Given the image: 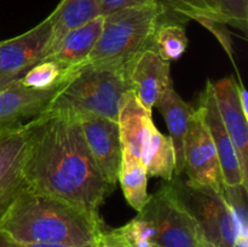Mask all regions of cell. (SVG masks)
<instances>
[{
    "instance_id": "cell-1",
    "label": "cell",
    "mask_w": 248,
    "mask_h": 247,
    "mask_svg": "<svg viewBox=\"0 0 248 247\" xmlns=\"http://www.w3.org/2000/svg\"><path fill=\"white\" fill-rule=\"evenodd\" d=\"M24 126L23 174L28 188L98 212L115 186L104 179L94 162L79 116L48 108Z\"/></svg>"
},
{
    "instance_id": "cell-2",
    "label": "cell",
    "mask_w": 248,
    "mask_h": 247,
    "mask_svg": "<svg viewBox=\"0 0 248 247\" xmlns=\"http://www.w3.org/2000/svg\"><path fill=\"white\" fill-rule=\"evenodd\" d=\"M103 222L98 212L27 186L7 213L0 232L23 242L99 245Z\"/></svg>"
},
{
    "instance_id": "cell-3",
    "label": "cell",
    "mask_w": 248,
    "mask_h": 247,
    "mask_svg": "<svg viewBox=\"0 0 248 247\" xmlns=\"http://www.w3.org/2000/svg\"><path fill=\"white\" fill-rule=\"evenodd\" d=\"M131 87L125 70L85 63L75 68L56 92L50 108L78 116L101 115L118 121L124 94Z\"/></svg>"
},
{
    "instance_id": "cell-4",
    "label": "cell",
    "mask_w": 248,
    "mask_h": 247,
    "mask_svg": "<svg viewBox=\"0 0 248 247\" xmlns=\"http://www.w3.org/2000/svg\"><path fill=\"white\" fill-rule=\"evenodd\" d=\"M161 15V5L155 2L103 16L101 36L86 63L125 69L140 52L152 48Z\"/></svg>"
},
{
    "instance_id": "cell-5",
    "label": "cell",
    "mask_w": 248,
    "mask_h": 247,
    "mask_svg": "<svg viewBox=\"0 0 248 247\" xmlns=\"http://www.w3.org/2000/svg\"><path fill=\"white\" fill-rule=\"evenodd\" d=\"M167 186L195 220L206 247L234 246L239 232L224 191L183 179L182 176H173Z\"/></svg>"
},
{
    "instance_id": "cell-6",
    "label": "cell",
    "mask_w": 248,
    "mask_h": 247,
    "mask_svg": "<svg viewBox=\"0 0 248 247\" xmlns=\"http://www.w3.org/2000/svg\"><path fill=\"white\" fill-rule=\"evenodd\" d=\"M150 228V240L159 247H206L195 220L176 200L167 184L148 198L137 212Z\"/></svg>"
},
{
    "instance_id": "cell-7",
    "label": "cell",
    "mask_w": 248,
    "mask_h": 247,
    "mask_svg": "<svg viewBox=\"0 0 248 247\" xmlns=\"http://www.w3.org/2000/svg\"><path fill=\"white\" fill-rule=\"evenodd\" d=\"M52 38L50 18L16 38L0 41V90L23 77L48 52Z\"/></svg>"
},
{
    "instance_id": "cell-8",
    "label": "cell",
    "mask_w": 248,
    "mask_h": 247,
    "mask_svg": "<svg viewBox=\"0 0 248 247\" xmlns=\"http://www.w3.org/2000/svg\"><path fill=\"white\" fill-rule=\"evenodd\" d=\"M188 179L223 191V178L212 137L199 108L189 120L184 138V171Z\"/></svg>"
},
{
    "instance_id": "cell-9",
    "label": "cell",
    "mask_w": 248,
    "mask_h": 247,
    "mask_svg": "<svg viewBox=\"0 0 248 247\" xmlns=\"http://www.w3.org/2000/svg\"><path fill=\"white\" fill-rule=\"evenodd\" d=\"M162 18L232 26L247 33L248 0H157Z\"/></svg>"
},
{
    "instance_id": "cell-10",
    "label": "cell",
    "mask_w": 248,
    "mask_h": 247,
    "mask_svg": "<svg viewBox=\"0 0 248 247\" xmlns=\"http://www.w3.org/2000/svg\"><path fill=\"white\" fill-rule=\"evenodd\" d=\"M26 152L24 124L0 130V227L19 194L28 186L23 174Z\"/></svg>"
},
{
    "instance_id": "cell-11",
    "label": "cell",
    "mask_w": 248,
    "mask_h": 247,
    "mask_svg": "<svg viewBox=\"0 0 248 247\" xmlns=\"http://www.w3.org/2000/svg\"><path fill=\"white\" fill-rule=\"evenodd\" d=\"M79 120L94 162L104 179L115 186L123 159L118 121L101 115L79 116Z\"/></svg>"
},
{
    "instance_id": "cell-12",
    "label": "cell",
    "mask_w": 248,
    "mask_h": 247,
    "mask_svg": "<svg viewBox=\"0 0 248 247\" xmlns=\"http://www.w3.org/2000/svg\"><path fill=\"white\" fill-rule=\"evenodd\" d=\"M124 70L131 90L149 111L162 94L173 87L170 62L160 58L152 48L140 52Z\"/></svg>"
},
{
    "instance_id": "cell-13",
    "label": "cell",
    "mask_w": 248,
    "mask_h": 247,
    "mask_svg": "<svg viewBox=\"0 0 248 247\" xmlns=\"http://www.w3.org/2000/svg\"><path fill=\"white\" fill-rule=\"evenodd\" d=\"M199 109L203 116L206 126L212 137L213 144L217 152L224 185H247V181L242 173L239 155L235 149L232 140L223 124L212 91V82L207 81L205 90L201 93Z\"/></svg>"
},
{
    "instance_id": "cell-14",
    "label": "cell",
    "mask_w": 248,
    "mask_h": 247,
    "mask_svg": "<svg viewBox=\"0 0 248 247\" xmlns=\"http://www.w3.org/2000/svg\"><path fill=\"white\" fill-rule=\"evenodd\" d=\"M58 89L36 90L19 80L0 90V130L23 125L50 108Z\"/></svg>"
},
{
    "instance_id": "cell-15",
    "label": "cell",
    "mask_w": 248,
    "mask_h": 247,
    "mask_svg": "<svg viewBox=\"0 0 248 247\" xmlns=\"http://www.w3.org/2000/svg\"><path fill=\"white\" fill-rule=\"evenodd\" d=\"M212 91L223 124L232 140L245 179L248 182V124L239 98V85L232 77L212 82Z\"/></svg>"
},
{
    "instance_id": "cell-16",
    "label": "cell",
    "mask_w": 248,
    "mask_h": 247,
    "mask_svg": "<svg viewBox=\"0 0 248 247\" xmlns=\"http://www.w3.org/2000/svg\"><path fill=\"white\" fill-rule=\"evenodd\" d=\"M103 16L68 31L43 60H51L67 68L85 64L102 33Z\"/></svg>"
},
{
    "instance_id": "cell-17",
    "label": "cell",
    "mask_w": 248,
    "mask_h": 247,
    "mask_svg": "<svg viewBox=\"0 0 248 247\" xmlns=\"http://www.w3.org/2000/svg\"><path fill=\"white\" fill-rule=\"evenodd\" d=\"M153 111L142 106L132 90L126 92L119 108L118 125L120 131L123 152L142 159L145 135L153 125Z\"/></svg>"
},
{
    "instance_id": "cell-18",
    "label": "cell",
    "mask_w": 248,
    "mask_h": 247,
    "mask_svg": "<svg viewBox=\"0 0 248 247\" xmlns=\"http://www.w3.org/2000/svg\"><path fill=\"white\" fill-rule=\"evenodd\" d=\"M155 108L159 109L160 113L164 115L169 128V137L173 145L176 159L174 176H182L184 171V138L190 116L195 109L177 93L174 87H171L162 94L155 104Z\"/></svg>"
},
{
    "instance_id": "cell-19",
    "label": "cell",
    "mask_w": 248,
    "mask_h": 247,
    "mask_svg": "<svg viewBox=\"0 0 248 247\" xmlns=\"http://www.w3.org/2000/svg\"><path fill=\"white\" fill-rule=\"evenodd\" d=\"M99 16L102 15L98 0H61L57 7L48 16L52 26V38L48 52L68 31Z\"/></svg>"
},
{
    "instance_id": "cell-20",
    "label": "cell",
    "mask_w": 248,
    "mask_h": 247,
    "mask_svg": "<svg viewBox=\"0 0 248 247\" xmlns=\"http://www.w3.org/2000/svg\"><path fill=\"white\" fill-rule=\"evenodd\" d=\"M142 161L148 177H159L170 182L174 176L176 159L169 136H165L153 124L145 135L142 149Z\"/></svg>"
},
{
    "instance_id": "cell-21",
    "label": "cell",
    "mask_w": 248,
    "mask_h": 247,
    "mask_svg": "<svg viewBox=\"0 0 248 247\" xmlns=\"http://www.w3.org/2000/svg\"><path fill=\"white\" fill-rule=\"evenodd\" d=\"M118 182L128 205L140 212L149 198L148 174L142 159L123 152Z\"/></svg>"
},
{
    "instance_id": "cell-22",
    "label": "cell",
    "mask_w": 248,
    "mask_h": 247,
    "mask_svg": "<svg viewBox=\"0 0 248 247\" xmlns=\"http://www.w3.org/2000/svg\"><path fill=\"white\" fill-rule=\"evenodd\" d=\"M184 24L160 17L152 41V50L164 61L171 62L181 58L188 47Z\"/></svg>"
},
{
    "instance_id": "cell-23",
    "label": "cell",
    "mask_w": 248,
    "mask_h": 247,
    "mask_svg": "<svg viewBox=\"0 0 248 247\" xmlns=\"http://www.w3.org/2000/svg\"><path fill=\"white\" fill-rule=\"evenodd\" d=\"M78 68V67H77ZM75 68H67L51 60H41L31 68L19 81L26 86L36 90L60 89L61 85L69 77Z\"/></svg>"
},
{
    "instance_id": "cell-24",
    "label": "cell",
    "mask_w": 248,
    "mask_h": 247,
    "mask_svg": "<svg viewBox=\"0 0 248 247\" xmlns=\"http://www.w3.org/2000/svg\"><path fill=\"white\" fill-rule=\"evenodd\" d=\"M247 189V186L244 184H240V185H224L223 184L225 200L234 215L239 235H242V236H248Z\"/></svg>"
},
{
    "instance_id": "cell-25",
    "label": "cell",
    "mask_w": 248,
    "mask_h": 247,
    "mask_svg": "<svg viewBox=\"0 0 248 247\" xmlns=\"http://www.w3.org/2000/svg\"><path fill=\"white\" fill-rule=\"evenodd\" d=\"M99 9L102 16L119 11V10L127 9V7L142 6V5L155 4L157 0H98Z\"/></svg>"
},
{
    "instance_id": "cell-26",
    "label": "cell",
    "mask_w": 248,
    "mask_h": 247,
    "mask_svg": "<svg viewBox=\"0 0 248 247\" xmlns=\"http://www.w3.org/2000/svg\"><path fill=\"white\" fill-rule=\"evenodd\" d=\"M99 247H131L120 229L103 230L99 241Z\"/></svg>"
},
{
    "instance_id": "cell-27",
    "label": "cell",
    "mask_w": 248,
    "mask_h": 247,
    "mask_svg": "<svg viewBox=\"0 0 248 247\" xmlns=\"http://www.w3.org/2000/svg\"><path fill=\"white\" fill-rule=\"evenodd\" d=\"M0 247H75V246L41 244V242L17 241V240L11 239V237L7 236L6 234L0 232ZM80 247H99V245H90V246H80Z\"/></svg>"
},
{
    "instance_id": "cell-28",
    "label": "cell",
    "mask_w": 248,
    "mask_h": 247,
    "mask_svg": "<svg viewBox=\"0 0 248 247\" xmlns=\"http://www.w3.org/2000/svg\"><path fill=\"white\" fill-rule=\"evenodd\" d=\"M239 98H240V103H241L242 111H244L245 115L248 118V93H247V90L245 89V86L242 85V82H240L239 85Z\"/></svg>"
},
{
    "instance_id": "cell-29",
    "label": "cell",
    "mask_w": 248,
    "mask_h": 247,
    "mask_svg": "<svg viewBox=\"0 0 248 247\" xmlns=\"http://www.w3.org/2000/svg\"><path fill=\"white\" fill-rule=\"evenodd\" d=\"M232 247H248V236H242V235H239Z\"/></svg>"
},
{
    "instance_id": "cell-30",
    "label": "cell",
    "mask_w": 248,
    "mask_h": 247,
    "mask_svg": "<svg viewBox=\"0 0 248 247\" xmlns=\"http://www.w3.org/2000/svg\"><path fill=\"white\" fill-rule=\"evenodd\" d=\"M144 247H159V246H156L155 244H149V245H147V246H144Z\"/></svg>"
}]
</instances>
